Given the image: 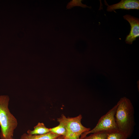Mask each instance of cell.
<instances>
[{
  "label": "cell",
  "mask_w": 139,
  "mask_h": 139,
  "mask_svg": "<svg viewBox=\"0 0 139 139\" xmlns=\"http://www.w3.org/2000/svg\"><path fill=\"white\" fill-rule=\"evenodd\" d=\"M128 137L125 133L117 130L109 132L107 139H127Z\"/></svg>",
  "instance_id": "cell-9"
},
{
  "label": "cell",
  "mask_w": 139,
  "mask_h": 139,
  "mask_svg": "<svg viewBox=\"0 0 139 139\" xmlns=\"http://www.w3.org/2000/svg\"><path fill=\"white\" fill-rule=\"evenodd\" d=\"M123 17L129 22L131 25V31L129 34L126 37L125 40L126 43L131 45L139 36V19L138 18L128 14L125 15Z\"/></svg>",
  "instance_id": "cell-5"
},
{
  "label": "cell",
  "mask_w": 139,
  "mask_h": 139,
  "mask_svg": "<svg viewBox=\"0 0 139 139\" xmlns=\"http://www.w3.org/2000/svg\"><path fill=\"white\" fill-rule=\"evenodd\" d=\"M13 139L12 138H11V139Z\"/></svg>",
  "instance_id": "cell-14"
},
{
  "label": "cell",
  "mask_w": 139,
  "mask_h": 139,
  "mask_svg": "<svg viewBox=\"0 0 139 139\" xmlns=\"http://www.w3.org/2000/svg\"><path fill=\"white\" fill-rule=\"evenodd\" d=\"M60 136L51 132L38 135H31L24 133L21 135L20 139H57Z\"/></svg>",
  "instance_id": "cell-7"
},
{
  "label": "cell",
  "mask_w": 139,
  "mask_h": 139,
  "mask_svg": "<svg viewBox=\"0 0 139 139\" xmlns=\"http://www.w3.org/2000/svg\"><path fill=\"white\" fill-rule=\"evenodd\" d=\"M122 9L129 10L139 9V1L138 0H122L119 3L108 5L107 10L112 12L116 9Z\"/></svg>",
  "instance_id": "cell-6"
},
{
  "label": "cell",
  "mask_w": 139,
  "mask_h": 139,
  "mask_svg": "<svg viewBox=\"0 0 139 139\" xmlns=\"http://www.w3.org/2000/svg\"><path fill=\"white\" fill-rule=\"evenodd\" d=\"M117 105L115 117L118 129L129 137L135 125L134 107L130 100L125 97L121 98Z\"/></svg>",
  "instance_id": "cell-1"
},
{
  "label": "cell",
  "mask_w": 139,
  "mask_h": 139,
  "mask_svg": "<svg viewBox=\"0 0 139 139\" xmlns=\"http://www.w3.org/2000/svg\"><path fill=\"white\" fill-rule=\"evenodd\" d=\"M50 132L49 128L46 127L43 123L39 122L34 127L33 130H28L27 133L31 135H42Z\"/></svg>",
  "instance_id": "cell-8"
},
{
  "label": "cell",
  "mask_w": 139,
  "mask_h": 139,
  "mask_svg": "<svg viewBox=\"0 0 139 139\" xmlns=\"http://www.w3.org/2000/svg\"><path fill=\"white\" fill-rule=\"evenodd\" d=\"M81 0H73L68 3L66 6L67 9H70L75 6H80L83 8H91L86 5L82 3Z\"/></svg>",
  "instance_id": "cell-12"
},
{
  "label": "cell",
  "mask_w": 139,
  "mask_h": 139,
  "mask_svg": "<svg viewBox=\"0 0 139 139\" xmlns=\"http://www.w3.org/2000/svg\"><path fill=\"white\" fill-rule=\"evenodd\" d=\"M59 124L55 127L50 128V132L64 137L66 133V129L64 125L62 122H58Z\"/></svg>",
  "instance_id": "cell-11"
},
{
  "label": "cell",
  "mask_w": 139,
  "mask_h": 139,
  "mask_svg": "<svg viewBox=\"0 0 139 139\" xmlns=\"http://www.w3.org/2000/svg\"><path fill=\"white\" fill-rule=\"evenodd\" d=\"M64 136H60L57 139H64Z\"/></svg>",
  "instance_id": "cell-13"
},
{
  "label": "cell",
  "mask_w": 139,
  "mask_h": 139,
  "mask_svg": "<svg viewBox=\"0 0 139 139\" xmlns=\"http://www.w3.org/2000/svg\"><path fill=\"white\" fill-rule=\"evenodd\" d=\"M82 115L75 117H66L63 114L57 119V121L62 122L65 126L66 133L64 139H80L83 133L91 129L84 126L81 123Z\"/></svg>",
  "instance_id": "cell-3"
},
{
  "label": "cell",
  "mask_w": 139,
  "mask_h": 139,
  "mask_svg": "<svg viewBox=\"0 0 139 139\" xmlns=\"http://www.w3.org/2000/svg\"><path fill=\"white\" fill-rule=\"evenodd\" d=\"M117 107V104L105 114L102 116L99 120L95 127L92 129L82 134L80 138H83L90 133L100 131L109 132L118 130L115 117Z\"/></svg>",
  "instance_id": "cell-4"
},
{
  "label": "cell",
  "mask_w": 139,
  "mask_h": 139,
  "mask_svg": "<svg viewBox=\"0 0 139 139\" xmlns=\"http://www.w3.org/2000/svg\"><path fill=\"white\" fill-rule=\"evenodd\" d=\"M10 100L6 95H0V137L1 139L12 138L18 123L8 108Z\"/></svg>",
  "instance_id": "cell-2"
},
{
  "label": "cell",
  "mask_w": 139,
  "mask_h": 139,
  "mask_svg": "<svg viewBox=\"0 0 139 139\" xmlns=\"http://www.w3.org/2000/svg\"><path fill=\"white\" fill-rule=\"evenodd\" d=\"M108 132L107 131L97 132L80 139H107Z\"/></svg>",
  "instance_id": "cell-10"
}]
</instances>
